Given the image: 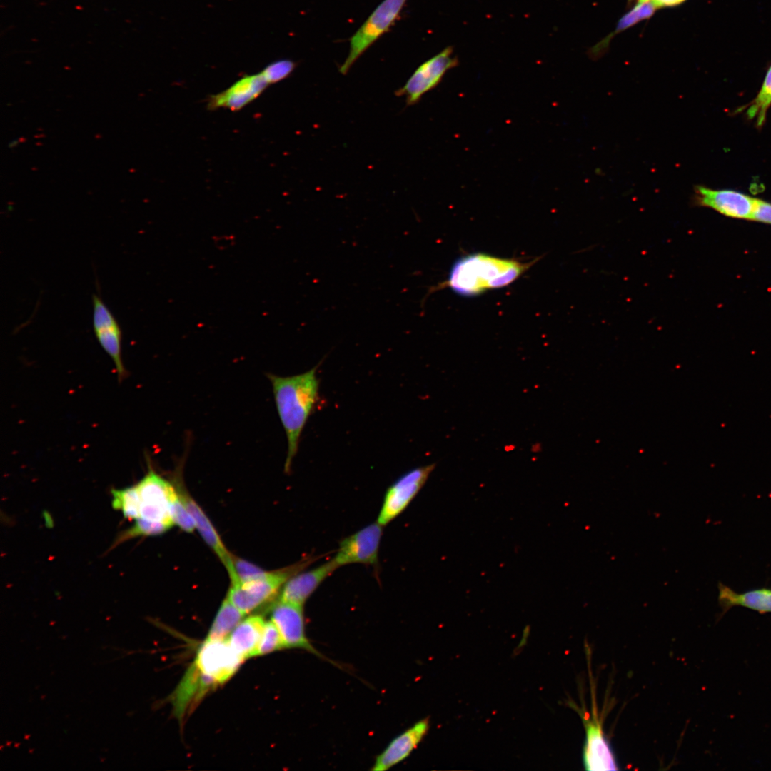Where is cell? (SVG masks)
<instances>
[{"label": "cell", "instance_id": "cell-1", "mask_svg": "<svg viewBox=\"0 0 771 771\" xmlns=\"http://www.w3.org/2000/svg\"><path fill=\"white\" fill-rule=\"evenodd\" d=\"M318 365L294 376L268 373L276 407L287 438L285 470L291 469L303 428L319 401Z\"/></svg>", "mask_w": 771, "mask_h": 771}, {"label": "cell", "instance_id": "cell-2", "mask_svg": "<svg viewBox=\"0 0 771 771\" xmlns=\"http://www.w3.org/2000/svg\"><path fill=\"white\" fill-rule=\"evenodd\" d=\"M523 262L475 253L459 258L453 264L447 280L430 290L449 287L458 295L471 297L489 289L507 286L535 261Z\"/></svg>", "mask_w": 771, "mask_h": 771}, {"label": "cell", "instance_id": "cell-3", "mask_svg": "<svg viewBox=\"0 0 771 771\" xmlns=\"http://www.w3.org/2000/svg\"><path fill=\"white\" fill-rule=\"evenodd\" d=\"M406 1L407 0H383L375 9L351 37L348 54L339 68L341 74H346L368 48L389 30L398 18Z\"/></svg>", "mask_w": 771, "mask_h": 771}, {"label": "cell", "instance_id": "cell-4", "mask_svg": "<svg viewBox=\"0 0 771 771\" xmlns=\"http://www.w3.org/2000/svg\"><path fill=\"white\" fill-rule=\"evenodd\" d=\"M244 660L231 646L228 638H206L192 665L218 687L228 681Z\"/></svg>", "mask_w": 771, "mask_h": 771}, {"label": "cell", "instance_id": "cell-5", "mask_svg": "<svg viewBox=\"0 0 771 771\" xmlns=\"http://www.w3.org/2000/svg\"><path fill=\"white\" fill-rule=\"evenodd\" d=\"M303 565L271 571L268 577L263 579L244 583H231L226 598L245 615L250 613L273 600L285 583Z\"/></svg>", "mask_w": 771, "mask_h": 771}, {"label": "cell", "instance_id": "cell-6", "mask_svg": "<svg viewBox=\"0 0 771 771\" xmlns=\"http://www.w3.org/2000/svg\"><path fill=\"white\" fill-rule=\"evenodd\" d=\"M136 486L141 500L140 518L174 525L170 506L178 491L177 483L173 484L150 469Z\"/></svg>", "mask_w": 771, "mask_h": 771}, {"label": "cell", "instance_id": "cell-7", "mask_svg": "<svg viewBox=\"0 0 771 771\" xmlns=\"http://www.w3.org/2000/svg\"><path fill=\"white\" fill-rule=\"evenodd\" d=\"M458 64L453 49L448 46L423 62L413 73L403 86L395 91L397 96H405L407 106L417 104L428 91L435 88L445 74Z\"/></svg>", "mask_w": 771, "mask_h": 771}, {"label": "cell", "instance_id": "cell-8", "mask_svg": "<svg viewBox=\"0 0 771 771\" xmlns=\"http://www.w3.org/2000/svg\"><path fill=\"white\" fill-rule=\"evenodd\" d=\"M435 464L415 468L400 476L387 490L377 522L386 525L400 515L423 488Z\"/></svg>", "mask_w": 771, "mask_h": 771}, {"label": "cell", "instance_id": "cell-9", "mask_svg": "<svg viewBox=\"0 0 771 771\" xmlns=\"http://www.w3.org/2000/svg\"><path fill=\"white\" fill-rule=\"evenodd\" d=\"M693 202L720 214L735 219L751 220L756 198L732 189H712L697 185L694 188Z\"/></svg>", "mask_w": 771, "mask_h": 771}, {"label": "cell", "instance_id": "cell-10", "mask_svg": "<svg viewBox=\"0 0 771 771\" xmlns=\"http://www.w3.org/2000/svg\"><path fill=\"white\" fill-rule=\"evenodd\" d=\"M271 620L276 625L286 648H297L328 660L306 636L303 606L278 600L271 607Z\"/></svg>", "mask_w": 771, "mask_h": 771}, {"label": "cell", "instance_id": "cell-11", "mask_svg": "<svg viewBox=\"0 0 771 771\" xmlns=\"http://www.w3.org/2000/svg\"><path fill=\"white\" fill-rule=\"evenodd\" d=\"M580 715L585 730V740L583 750L585 769L587 770H618L616 757L603 732L596 707L595 706L593 709L592 717L582 711L580 712Z\"/></svg>", "mask_w": 771, "mask_h": 771}, {"label": "cell", "instance_id": "cell-12", "mask_svg": "<svg viewBox=\"0 0 771 771\" xmlns=\"http://www.w3.org/2000/svg\"><path fill=\"white\" fill-rule=\"evenodd\" d=\"M383 525L377 521L343 539L332 559L336 565L376 564Z\"/></svg>", "mask_w": 771, "mask_h": 771}, {"label": "cell", "instance_id": "cell-13", "mask_svg": "<svg viewBox=\"0 0 771 771\" xmlns=\"http://www.w3.org/2000/svg\"><path fill=\"white\" fill-rule=\"evenodd\" d=\"M93 328L95 336L106 353L111 357L119 378L125 371L121 358V331L113 313L96 294H93Z\"/></svg>", "mask_w": 771, "mask_h": 771}, {"label": "cell", "instance_id": "cell-14", "mask_svg": "<svg viewBox=\"0 0 771 771\" xmlns=\"http://www.w3.org/2000/svg\"><path fill=\"white\" fill-rule=\"evenodd\" d=\"M429 729V720H420L395 737L381 752L371 767L373 771H385L405 760L417 747Z\"/></svg>", "mask_w": 771, "mask_h": 771}, {"label": "cell", "instance_id": "cell-15", "mask_svg": "<svg viewBox=\"0 0 771 771\" xmlns=\"http://www.w3.org/2000/svg\"><path fill=\"white\" fill-rule=\"evenodd\" d=\"M268 85L261 73L245 76L226 91L210 98L208 107L213 109L219 107L237 111L250 103Z\"/></svg>", "mask_w": 771, "mask_h": 771}, {"label": "cell", "instance_id": "cell-16", "mask_svg": "<svg viewBox=\"0 0 771 771\" xmlns=\"http://www.w3.org/2000/svg\"><path fill=\"white\" fill-rule=\"evenodd\" d=\"M337 568L331 559L312 570L291 576L281 588L279 599L303 606L320 584Z\"/></svg>", "mask_w": 771, "mask_h": 771}, {"label": "cell", "instance_id": "cell-17", "mask_svg": "<svg viewBox=\"0 0 771 771\" xmlns=\"http://www.w3.org/2000/svg\"><path fill=\"white\" fill-rule=\"evenodd\" d=\"M720 619L733 607L746 608L760 614L771 613V588L762 587L737 593L722 582L717 583Z\"/></svg>", "mask_w": 771, "mask_h": 771}, {"label": "cell", "instance_id": "cell-18", "mask_svg": "<svg viewBox=\"0 0 771 771\" xmlns=\"http://www.w3.org/2000/svg\"><path fill=\"white\" fill-rule=\"evenodd\" d=\"M181 494L183 503L194 520L196 529L198 530L206 543L217 555L228 572L232 567L233 555L229 553L225 547L208 516L195 500L183 490L181 485Z\"/></svg>", "mask_w": 771, "mask_h": 771}, {"label": "cell", "instance_id": "cell-19", "mask_svg": "<svg viewBox=\"0 0 771 771\" xmlns=\"http://www.w3.org/2000/svg\"><path fill=\"white\" fill-rule=\"evenodd\" d=\"M266 621L261 615L243 619L231 633L228 640L245 660L256 656Z\"/></svg>", "mask_w": 771, "mask_h": 771}, {"label": "cell", "instance_id": "cell-20", "mask_svg": "<svg viewBox=\"0 0 771 771\" xmlns=\"http://www.w3.org/2000/svg\"><path fill=\"white\" fill-rule=\"evenodd\" d=\"M244 616L245 614L226 598L217 612L206 639L227 638Z\"/></svg>", "mask_w": 771, "mask_h": 771}, {"label": "cell", "instance_id": "cell-21", "mask_svg": "<svg viewBox=\"0 0 771 771\" xmlns=\"http://www.w3.org/2000/svg\"><path fill=\"white\" fill-rule=\"evenodd\" d=\"M771 106V64L767 69L764 81L759 92L752 101L743 106L740 111L744 110L747 119L754 121L756 127L760 129L766 121L767 113Z\"/></svg>", "mask_w": 771, "mask_h": 771}, {"label": "cell", "instance_id": "cell-22", "mask_svg": "<svg viewBox=\"0 0 771 771\" xmlns=\"http://www.w3.org/2000/svg\"><path fill=\"white\" fill-rule=\"evenodd\" d=\"M114 509L121 511L129 520L140 518L141 500L136 485L111 490Z\"/></svg>", "mask_w": 771, "mask_h": 771}, {"label": "cell", "instance_id": "cell-23", "mask_svg": "<svg viewBox=\"0 0 771 771\" xmlns=\"http://www.w3.org/2000/svg\"><path fill=\"white\" fill-rule=\"evenodd\" d=\"M657 9V7L652 0L645 2H638L630 11L622 16L619 20L615 31L610 35L608 36L605 39L603 40L599 44L594 47L595 52H599L602 49H605V46L608 45L607 43L609 42L615 34L633 26L642 20L651 17Z\"/></svg>", "mask_w": 771, "mask_h": 771}, {"label": "cell", "instance_id": "cell-24", "mask_svg": "<svg viewBox=\"0 0 771 771\" xmlns=\"http://www.w3.org/2000/svg\"><path fill=\"white\" fill-rule=\"evenodd\" d=\"M171 527V525L162 522L138 518L135 520L131 527L121 533L113 543L112 548L136 537L154 536L163 534Z\"/></svg>", "mask_w": 771, "mask_h": 771}, {"label": "cell", "instance_id": "cell-25", "mask_svg": "<svg viewBox=\"0 0 771 771\" xmlns=\"http://www.w3.org/2000/svg\"><path fill=\"white\" fill-rule=\"evenodd\" d=\"M231 583H244L268 577L271 572L242 558L232 556V568L228 572Z\"/></svg>", "mask_w": 771, "mask_h": 771}, {"label": "cell", "instance_id": "cell-26", "mask_svg": "<svg viewBox=\"0 0 771 771\" xmlns=\"http://www.w3.org/2000/svg\"><path fill=\"white\" fill-rule=\"evenodd\" d=\"M178 491L171 503L170 513L174 525L178 526L186 533H193L196 529L194 520L188 510L181 494V485L177 483Z\"/></svg>", "mask_w": 771, "mask_h": 771}, {"label": "cell", "instance_id": "cell-27", "mask_svg": "<svg viewBox=\"0 0 771 771\" xmlns=\"http://www.w3.org/2000/svg\"><path fill=\"white\" fill-rule=\"evenodd\" d=\"M286 648L283 638L276 625L271 620L265 623L256 656H261Z\"/></svg>", "mask_w": 771, "mask_h": 771}, {"label": "cell", "instance_id": "cell-28", "mask_svg": "<svg viewBox=\"0 0 771 771\" xmlns=\"http://www.w3.org/2000/svg\"><path fill=\"white\" fill-rule=\"evenodd\" d=\"M296 64L290 59H281L269 64L261 71L268 84L287 78L296 68Z\"/></svg>", "mask_w": 771, "mask_h": 771}, {"label": "cell", "instance_id": "cell-29", "mask_svg": "<svg viewBox=\"0 0 771 771\" xmlns=\"http://www.w3.org/2000/svg\"><path fill=\"white\" fill-rule=\"evenodd\" d=\"M750 221L771 224V203L756 198L755 207Z\"/></svg>", "mask_w": 771, "mask_h": 771}, {"label": "cell", "instance_id": "cell-30", "mask_svg": "<svg viewBox=\"0 0 771 771\" xmlns=\"http://www.w3.org/2000/svg\"><path fill=\"white\" fill-rule=\"evenodd\" d=\"M657 8L663 6H676L685 0H652Z\"/></svg>", "mask_w": 771, "mask_h": 771}, {"label": "cell", "instance_id": "cell-31", "mask_svg": "<svg viewBox=\"0 0 771 771\" xmlns=\"http://www.w3.org/2000/svg\"><path fill=\"white\" fill-rule=\"evenodd\" d=\"M18 143H19V141L17 139H14V140L10 141L9 143L8 147L9 148H13L16 147L18 145Z\"/></svg>", "mask_w": 771, "mask_h": 771}, {"label": "cell", "instance_id": "cell-32", "mask_svg": "<svg viewBox=\"0 0 771 771\" xmlns=\"http://www.w3.org/2000/svg\"><path fill=\"white\" fill-rule=\"evenodd\" d=\"M650 0H638V2H645Z\"/></svg>", "mask_w": 771, "mask_h": 771}]
</instances>
